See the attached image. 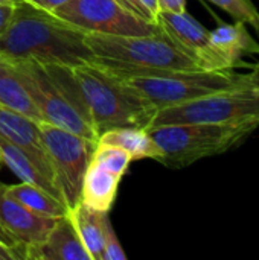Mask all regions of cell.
I'll return each instance as SVG.
<instances>
[{
	"mask_svg": "<svg viewBox=\"0 0 259 260\" xmlns=\"http://www.w3.org/2000/svg\"><path fill=\"white\" fill-rule=\"evenodd\" d=\"M87 32L60 20L52 12L21 2L0 32V59L37 61L78 67L95 64L96 56L85 43Z\"/></svg>",
	"mask_w": 259,
	"mask_h": 260,
	"instance_id": "cell-1",
	"label": "cell"
},
{
	"mask_svg": "<svg viewBox=\"0 0 259 260\" xmlns=\"http://www.w3.org/2000/svg\"><path fill=\"white\" fill-rule=\"evenodd\" d=\"M95 66L118 78L156 111L259 79V64L250 73L232 70H169L125 66L96 58Z\"/></svg>",
	"mask_w": 259,
	"mask_h": 260,
	"instance_id": "cell-2",
	"label": "cell"
},
{
	"mask_svg": "<svg viewBox=\"0 0 259 260\" xmlns=\"http://www.w3.org/2000/svg\"><path fill=\"white\" fill-rule=\"evenodd\" d=\"M11 64L18 72L44 123L98 142L73 67L41 64L31 59Z\"/></svg>",
	"mask_w": 259,
	"mask_h": 260,
	"instance_id": "cell-3",
	"label": "cell"
},
{
	"mask_svg": "<svg viewBox=\"0 0 259 260\" xmlns=\"http://www.w3.org/2000/svg\"><path fill=\"white\" fill-rule=\"evenodd\" d=\"M98 137L114 128H147L156 113L118 78L95 64L73 67Z\"/></svg>",
	"mask_w": 259,
	"mask_h": 260,
	"instance_id": "cell-4",
	"label": "cell"
},
{
	"mask_svg": "<svg viewBox=\"0 0 259 260\" xmlns=\"http://www.w3.org/2000/svg\"><path fill=\"white\" fill-rule=\"evenodd\" d=\"M180 123L227 125L247 128L250 131L258 129L259 79L160 108L154 113L148 126Z\"/></svg>",
	"mask_w": 259,
	"mask_h": 260,
	"instance_id": "cell-5",
	"label": "cell"
},
{
	"mask_svg": "<svg viewBox=\"0 0 259 260\" xmlns=\"http://www.w3.org/2000/svg\"><path fill=\"white\" fill-rule=\"evenodd\" d=\"M148 134L162 151L159 163L180 169L202 158L224 154L243 143L253 131L227 125L180 123L148 126Z\"/></svg>",
	"mask_w": 259,
	"mask_h": 260,
	"instance_id": "cell-6",
	"label": "cell"
},
{
	"mask_svg": "<svg viewBox=\"0 0 259 260\" xmlns=\"http://www.w3.org/2000/svg\"><path fill=\"white\" fill-rule=\"evenodd\" d=\"M85 43L96 58L125 66L169 70H203L200 64L179 47L162 27L153 35L139 37L87 34Z\"/></svg>",
	"mask_w": 259,
	"mask_h": 260,
	"instance_id": "cell-7",
	"label": "cell"
},
{
	"mask_svg": "<svg viewBox=\"0 0 259 260\" xmlns=\"http://www.w3.org/2000/svg\"><path fill=\"white\" fill-rule=\"evenodd\" d=\"M40 134L52 166L55 186L66 207L72 210L81 201L82 180L98 142L44 122L40 123Z\"/></svg>",
	"mask_w": 259,
	"mask_h": 260,
	"instance_id": "cell-8",
	"label": "cell"
},
{
	"mask_svg": "<svg viewBox=\"0 0 259 260\" xmlns=\"http://www.w3.org/2000/svg\"><path fill=\"white\" fill-rule=\"evenodd\" d=\"M52 14L87 34L139 37L160 30L159 24L127 11L114 0H69Z\"/></svg>",
	"mask_w": 259,
	"mask_h": 260,
	"instance_id": "cell-9",
	"label": "cell"
},
{
	"mask_svg": "<svg viewBox=\"0 0 259 260\" xmlns=\"http://www.w3.org/2000/svg\"><path fill=\"white\" fill-rule=\"evenodd\" d=\"M0 183V242L15 260H37V253L58 218H44L32 213L6 193Z\"/></svg>",
	"mask_w": 259,
	"mask_h": 260,
	"instance_id": "cell-10",
	"label": "cell"
},
{
	"mask_svg": "<svg viewBox=\"0 0 259 260\" xmlns=\"http://www.w3.org/2000/svg\"><path fill=\"white\" fill-rule=\"evenodd\" d=\"M159 26L168 37L191 55L203 70H232L226 56L211 41L209 30L202 26L186 11L168 12L160 11Z\"/></svg>",
	"mask_w": 259,
	"mask_h": 260,
	"instance_id": "cell-11",
	"label": "cell"
},
{
	"mask_svg": "<svg viewBox=\"0 0 259 260\" xmlns=\"http://www.w3.org/2000/svg\"><path fill=\"white\" fill-rule=\"evenodd\" d=\"M0 136L21 148L40 168V171L55 184L52 166L41 140L38 122H34L29 117L0 105Z\"/></svg>",
	"mask_w": 259,
	"mask_h": 260,
	"instance_id": "cell-12",
	"label": "cell"
},
{
	"mask_svg": "<svg viewBox=\"0 0 259 260\" xmlns=\"http://www.w3.org/2000/svg\"><path fill=\"white\" fill-rule=\"evenodd\" d=\"M37 260H92L69 213L56 219L46 241L38 248Z\"/></svg>",
	"mask_w": 259,
	"mask_h": 260,
	"instance_id": "cell-13",
	"label": "cell"
},
{
	"mask_svg": "<svg viewBox=\"0 0 259 260\" xmlns=\"http://www.w3.org/2000/svg\"><path fill=\"white\" fill-rule=\"evenodd\" d=\"M209 35L214 46L226 56L234 69L238 66L247 67L243 62V56L259 55V43L250 35L246 23H220L214 30H209Z\"/></svg>",
	"mask_w": 259,
	"mask_h": 260,
	"instance_id": "cell-14",
	"label": "cell"
},
{
	"mask_svg": "<svg viewBox=\"0 0 259 260\" xmlns=\"http://www.w3.org/2000/svg\"><path fill=\"white\" fill-rule=\"evenodd\" d=\"M121 178L122 177L90 161L82 180L79 203L90 209L108 213L114 204Z\"/></svg>",
	"mask_w": 259,
	"mask_h": 260,
	"instance_id": "cell-15",
	"label": "cell"
},
{
	"mask_svg": "<svg viewBox=\"0 0 259 260\" xmlns=\"http://www.w3.org/2000/svg\"><path fill=\"white\" fill-rule=\"evenodd\" d=\"M69 218L73 222L84 248L90 254V259L101 260L104 251L105 225L110 221L108 213L78 203L72 210H69Z\"/></svg>",
	"mask_w": 259,
	"mask_h": 260,
	"instance_id": "cell-16",
	"label": "cell"
},
{
	"mask_svg": "<svg viewBox=\"0 0 259 260\" xmlns=\"http://www.w3.org/2000/svg\"><path fill=\"white\" fill-rule=\"evenodd\" d=\"M0 158L5 166H8L23 183L32 184L53 198L63 201L60 190L56 186L40 171V168L34 163V160L17 145L8 142L0 136Z\"/></svg>",
	"mask_w": 259,
	"mask_h": 260,
	"instance_id": "cell-17",
	"label": "cell"
},
{
	"mask_svg": "<svg viewBox=\"0 0 259 260\" xmlns=\"http://www.w3.org/2000/svg\"><path fill=\"white\" fill-rule=\"evenodd\" d=\"M0 105L43 123L41 114L26 90L18 72L8 61L0 59Z\"/></svg>",
	"mask_w": 259,
	"mask_h": 260,
	"instance_id": "cell-18",
	"label": "cell"
},
{
	"mask_svg": "<svg viewBox=\"0 0 259 260\" xmlns=\"http://www.w3.org/2000/svg\"><path fill=\"white\" fill-rule=\"evenodd\" d=\"M98 143L119 146L130 154L131 160L153 158L159 161V158L162 157V151L154 143L147 128L124 126V128L108 129L98 137Z\"/></svg>",
	"mask_w": 259,
	"mask_h": 260,
	"instance_id": "cell-19",
	"label": "cell"
},
{
	"mask_svg": "<svg viewBox=\"0 0 259 260\" xmlns=\"http://www.w3.org/2000/svg\"><path fill=\"white\" fill-rule=\"evenodd\" d=\"M5 190L11 198L18 201L23 207H26L35 215L44 218H61L69 213V209L63 201L53 198L52 195L32 184L21 181L20 184L6 186Z\"/></svg>",
	"mask_w": 259,
	"mask_h": 260,
	"instance_id": "cell-20",
	"label": "cell"
},
{
	"mask_svg": "<svg viewBox=\"0 0 259 260\" xmlns=\"http://www.w3.org/2000/svg\"><path fill=\"white\" fill-rule=\"evenodd\" d=\"M131 161L133 160L127 151H124L119 146L107 145V143H98V146L93 152V157H92V163H95L99 168L107 169L119 177H124V174L127 172Z\"/></svg>",
	"mask_w": 259,
	"mask_h": 260,
	"instance_id": "cell-21",
	"label": "cell"
},
{
	"mask_svg": "<svg viewBox=\"0 0 259 260\" xmlns=\"http://www.w3.org/2000/svg\"><path fill=\"white\" fill-rule=\"evenodd\" d=\"M209 2H212L215 6L231 14L235 18V21H241L252 26V29L259 37V11L252 3V0H209Z\"/></svg>",
	"mask_w": 259,
	"mask_h": 260,
	"instance_id": "cell-22",
	"label": "cell"
},
{
	"mask_svg": "<svg viewBox=\"0 0 259 260\" xmlns=\"http://www.w3.org/2000/svg\"><path fill=\"white\" fill-rule=\"evenodd\" d=\"M127 254L116 236V232L108 221L105 225V238H104V251L101 260H125Z\"/></svg>",
	"mask_w": 259,
	"mask_h": 260,
	"instance_id": "cell-23",
	"label": "cell"
},
{
	"mask_svg": "<svg viewBox=\"0 0 259 260\" xmlns=\"http://www.w3.org/2000/svg\"><path fill=\"white\" fill-rule=\"evenodd\" d=\"M140 9L143 11L145 17L151 21L159 24V14H160V6L159 0H136Z\"/></svg>",
	"mask_w": 259,
	"mask_h": 260,
	"instance_id": "cell-24",
	"label": "cell"
},
{
	"mask_svg": "<svg viewBox=\"0 0 259 260\" xmlns=\"http://www.w3.org/2000/svg\"><path fill=\"white\" fill-rule=\"evenodd\" d=\"M27 3H31L32 6H37L43 11H47V12H53L56 8L66 5L69 0H24Z\"/></svg>",
	"mask_w": 259,
	"mask_h": 260,
	"instance_id": "cell-25",
	"label": "cell"
},
{
	"mask_svg": "<svg viewBox=\"0 0 259 260\" xmlns=\"http://www.w3.org/2000/svg\"><path fill=\"white\" fill-rule=\"evenodd\" d=\"M160 11L168 12H182L186 11V0H159Z\"/></svg>",
	"mask_w": 259,
	"mask_h": 260,
	"instance_id": "cell-26",
	"label": "cell"
},
{
	"mask_svg": "<svg viewBox=\"0 0 259 260\" xmlns=\"http://www.w3.org/2000/svg\"><path fill=\"white\" fill-rule=\"evenodd\" d=\"M116 3H119L122 8H125L127 11H130V12H133V14H136V15H139V17H142V18H145V20H148L147 17H145V14H143V11L140 9V6L137 5V2L136 0H114ZM150 21V20H148ZM156 24V23H154Z\"/></svg>",
	"mask_w": 259,
	"mask_h": 260,
	"instance_id": "cell-27",
	"label": "cell"
},
{
	"mask_svg": "<svg viewBox=\"0 0 259 260\" xmlns=\"http://www.w3.org/2000/svg\"><path fill=\"white\" fill-rule=\"evenodd\" d=\"M12 12H14V6L12 5H3V3H0V32L9 23V20L12 17Z\"/></svg>",
	"mask_w": 259,
	"mask_h": 260,
	"instance_id": "cell-28",
	"label": "cell"
},
{
	"mask_svg": "<svg viewBox=\"0 0 259 260\" xmlns=\"http://www.w3.org/2000/svg\"><path fill=\"white\" fill-rule=\"evenodd\" d=\"M0 260H15L14 254L9 251V248L3 242H0Z\"/></svg>",
	"mask_w": 259,
	"mask_h": 260,
	"instance_id": "cell-29",
	"label": "cell"
},
{
	"mask_svg": "<svg viewBox=\"0 0 259 260\" xmlns=\"http://www.w3.org/2000/svg\"><path fill=\"white\" fill-rule=\"evenodd\" d=\"M21 2H24V0H0V3H3V5H12V6L21 3Z\"/></svg>",
	"mask_w": 259,
	"mask_h": 260,
	"instance_id": "cell-30",
	"label": "cell"
},
{
	"mask_svg": "<svg viewBox=\"0 0 259 260\" xmlns=\"http://www.w3.org/2000/svg\"><path fill=\"white\" fill-rule=\"evenodd\" d=\"M3 166H5V165H3V161H2V158H0V169H2Z\"/></svg>",
	"mask_w": 259,
	"mask_h": 260,
	"instance_id": "cell-31",
	"label": "cell"
}]
</instances>
